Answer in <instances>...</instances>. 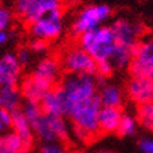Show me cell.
<instances>
[{
  "label": "cell",
  "mask_w": 153,
  "mask_h": 153,
  "mask_svg": "<svg viewBox=\"0 0 153 153\" xmlns=\"http://www.w3.org/2000/svg\"><path fill=\"white\" fill-rule=\"evenodd\" d=\"M3 129H4V125H3V122L0 121V131H3Z\"/></svg>",
  "instance_id": "cell-33"
},
{
  "label": "cell",
  "mask_w": 153,
  "mask_h": 153,
  "mask_svg": "<svg viewBox=\"0 0 153 153\" xmlns=\"http://www.w3.org/2000/svg\"><path fill=\"white\" fill-rule=\"evenodd\" d=\"M53 90L59 101L62 117L68 118L79 104L87 101L98 93L96 74L68 73Z\"/></svg>",
  "instance_id": "cell-1"
},
{
  "label": "cell",
  "mask_w": 153,
  "mask_h": 153,
  "mask_svg": "<svg viewBox=\"0 0 153 153\" xmlns=\"http://www.w3.org/2000/svg\"><path fill=\"white\" fill-rule=\"evenodd\" d=\"M39 153H69V150L62 140H55L42 145L39 148Z\"/></svg>",
  "instance_id": "cell-24"
},
{
  "label": "cell",
  "mask_w": 153,
  "mask_h": 153,
  "mask_svg": "<svg viewBox=\"0 0 153 153\" xmlns=\"http://www.w3.org/2000/svg\"><path fill=\"white\" fill-rule=\"evenodd\" d=\"M132 77H152L153 76V42L152 38L140 39L132 51L129 62Z\"/></svg>",
  "instance_id": "cell-6"
},
{
  "label": "cell",
  "mask_w": 153,
  "mask_h": 153,
  "mask_svg": "<svg viewBox=\"0 0 153 153\" xmlns=\"http://www.w3.org/2000/svg\"><path fill=\"white\" fill-rule=\"evenodd\" d=\"M63 0H14V11L25 23H33L44 14L62 9Z\"/></svg>",
  "instance_id": "cell-7"
},
{
  "label": "cell",
  "mask_w": 153,
  "mask_h": 153,
  "mask_svg": "<svg viewBox=\"0 0 153 153\" xmlns=\"http://www.w3.org/2000/svg\"><path fill=\"white\" fill-rule=\"evenodd\" d=\"M16 58H17L21 66H28L31 63V59H33V52L30 48H20L19 52L16 53Z\"/></svg>",
  "instance_id": "cell-26"
},
{
  "label": "cell",
  "mask_w": 153,
  "mask_h": 153,
  "mask_svg": "<svg viewBox=\"0 0 153 153\" xmlns=\"http://www.w3.org/2000/svg\"><path fill=\"white\" fill-rule=\"evenodd\" d=\"M9 39H10L9 30H1V31H0V47H3L4 44H7Z\"/></svg>",
  "instance_id": "cell-31"
},
{
  "label": "cell",
  "mask_w": 153,
  "mask_h": 153,
  "mask_svg": "<svg viewBox=\"0 0 153 153\" xmlns=\"http://www.w3.org/2000/svg\"><path fill=\"white\" fill-rule=\"evenodd\" d=\"M23 111L24 117L27 118V121L30 122V125L33 128V125L38 121V118L42 115V110L39 102L37 101H31V100H25L23 102V108H20Z\"/></svg>",
  "instance_id": "cell-21"
},
{
  "label": "cell",
  "mask_w": 153,
  "mask_h": 153,
  "mask_svg": "<svg viewBox=\"0 0 153 153\" xmlns=\"http://www.w3.org/2000/svg\"><path fill=\"white\" fill-rule=\"evenodd\" d=\"M20 150H27L19 135L10 134L6 136H0V153H17Z\"/></svg>",
  "instance_id": "cell-19"
},
{
  "label": "cell",
  "mask_w": 153,
  "mask_h": 153,
  "mask_svg": "<svg viewBox=\"0 0 153 153\" xmlns=\"http://www.w3.org/2000/svg\"><path fill=\"white\" fill-rule=\"evenodd\" d=\"M132 51H134V49H131V48H128V47L115 44L114 51H112L111 56H110V59H108L111 62L112 68H114V69H125L131 62Z\"/></svg>",
  "instance_id": "cell-18"
},
{
  "label": "cell",
  "mask_w": 153,
  "mask_h": 153,
  "mask_svg": "<svg viewBox=\"0 0 153 153\" xmlns=\"http://www.w3.org/2000/svg\"><path fill=\"white\" fill-rule=\"evenodd\" d=\"M0 1H1V0H0Z\"/></svg>",
  "instance_id": "cell-35"
},
{
  "label": "cell",
  "mask_w": 153,
  "mask_h": 153,
  "mask_svg": "<svg viewBox=\"0 0 153 153\" xmlns=\"http://www.w3.org/2000/svg\"><path fill=\"white\" fill-rule=\"evenodd\" d=\"M138 120L146 129H152L153 126V105L152 102L138 104Z\"/></svg>",
  "instance_id": "cell-22"
},
{
  "label": "cell",
  "mask_w": 153,
  "mask_h": 153,
  "mask_svg": "<svg viewBox=\"0 0 153 153\" xmlns=\"http://www.w3.org/2000/svg\"><path fill=\"white\" fill-rule=\"evenodd\" d=\"M114 33L117 44L128 47L134 49L136 44L140 41L142 34H143V27L138 21H132L128 19H118L110 25Z\"/></svg>",
  "instance_id": "cell-9"
},
{
  "label": "cell",
  "mask_w": 153,
  "mask_h": 153,
  "mask_svg": "<svg viewBox=\"0 0 153 153\" xmlns=\"http://www.w3.org/2000/svg\"><path fill=\"white\" fill-rule=\"evenodd\" d=\"M101 102L98 93L94 94L87 101L82 102L74 108L70 114V120L73 121L74 131L80 139L88 140L96 138L100 134L98 129V112L101 108Z\"/></svg>",
  "instance_id": "cell-2"
},
{
  "label": "cell",
  "mask_w": 153,
  "mask_h": 153,
  "mask_svg": "<svg viewBox=\"0 0 153 153\" xmlns=\"http://www.w3.org/2000/svg\"><path fill=\"white\" fill-rule=\"evenodd\" d=\"M115 37L110 25H100L79 35V47L96 62L108 60L115 47Z\"/></svg>",
  "instance_id": "cell-3"
},
{
  "label": "cell",
  "mask_w": 153,
  "mask_h": 153,
  "mask_svg": "<svg viewBox=\"0 0 153 153\" xmlns=\"http://www.w3.org/2000/svg\"><path fill=\"white\" fill-rule=\"evenodd\" d=\"M98 97L102 107H117L120 108L122 104V93L118 86L115 84H104L100 91H98Z\"/></svg>",
  "instance_id": "cell-17"
},
{
  "label": "cell",
  "mask_w": 153,
  "mask_h": 153,
  "mask_svg": "<svg viewBox=\"0 0 153 153\" xmlns=\"http://www.w3.org/2000/svg\"><path fill=\"white\" fill-rule=\"evenodd\" d=\"M62 66L68 73L74 74H96L97 62L84 51L83 48L72 47L62 56Z\"/></svg>",
  "instance_id": "cell-8"
},
{
  "label": "cell",
  "mask_w": 153,
  "mask_h": 153,
  "mask_svg": "<svg viewBox=\"0 0 153 153\" xmlns=\"http://www.w3.org/2000/svg\"><path fill=\"white\" fill-rule=\"evenodd\" d=\"M112 10L107 4H90L80 10L74 23L72 25V31L74 35H82L86 31H90L93 28L100 27L102 23L111 17Z\"/></svg>",
  "instance_id": "cell-5"
},
{
  "label": "cell",
  "mask_w": 153,
  "mask_h": 153,
  "mask_svg": "<svg viewBox=\"0 0 153 153\" xmlns=\"http://www.w3.org/2000/svg\"><path fill=\"white\" fill-rule=\"evenodd\" d=\"M0 121L4 126H11V112H9L4 108H0Z\"/></svg>",
  "instance_id": "cell-30"
},
{
  "label": "cell",
  "mask_w": 153,
  "mask_h": 153,
  "mask_svg": "<svg viewBox=\"0 0 153 153\" xmlns=\"http://www.w3.org/2000/svg\"><path fill=\"white\" fill-rule=\"evenodd\" d=\"M117 132L121 136L135 135V132H136V120L132 115H129V114H122Z\"/></svg>",
  "instance_id": "cell-23"
},
{
  "label": "cell",
  "mask_w": 153,
  "mask_h": 153,
  "mask_svg": "<svg viewBox=\"0 0 153 153\" xmlns=\"http://www.w3.org/2000/svg\"><path fill=\"white\" fill-rule=\"evenodd\" d=\"M13 23V14L9 9L0 6V31L1 30H9Z\"/></svg>",
  "instance_id": "cell-25"
},
{
  "label": "cell",
  "mask_w": 153,
  "mask_h": 153,
  "mask_svg": "<svg viewBox=\"0 0 153 153\" xmlns=\"http://www.w3.org/2000/svg\"><path fill=\"white\" fill-rule=\"evenodd\" d=\"M21 91L19 86H3L0 87V108L9 112L20 108L21 105Z\"/></svg>",
  "instance_id": "cell-16"
},
{
  "label": "cell",
  "mask_w": 153,
  "mask_h": 153,
  "mask_svg": "<svg viewBox=\"0 0 153 153\" xmlns=\"http://www.w3.org/2000/svg\"><path fill=\"white\" fill-rule=\"evenodd\" d=\"M128 94L136 104L152 102L153 82L152 77H132L128 83Z\"/></svg>",
  "instance_id": "cell-11"
},
{
  "label": "cell",
  "mask_w": 153,
  "mask_h": 153,
  "mask_svg": "<svg viewBox=\"0 0 153 153\" xmlns=\"http://www.w3.org/2000/svg\"><path fill=\"white\" fill-rule=\"evenodd\" d=\"M21 68L16 53L7 52L0 56V87L19 86L21 79Z\"/></svg>",
  "instance_id": "cell-10"
},
{
  "label": "cell",
  "mask_w": 153,
  "mask_h": 153,
  "mask_svg": "<svg viewBox=\"0 0 153 153\" xmlns=\"http://www.w3.org/2000/svg\"><path fill=\"white\" fill-rule=\"evenodd\" d=\"M139 149L143 153H153V140L150 138H142L139 140Z\"/></svg>",
  "instance_id": "cell-29"
},
{
  "label": "cell",
  "mask_w": 153,
  "mask_h": 153,
  "mask_svg": "<svg viewBox=\"0 0 153 153\" xmlns=\"http://www.w3.org/2000/svg\"><path fill=\"white\" fill-rule=\"evenodd\" d=\"M122 111L117 107H101L98 112V129L101 134H114L118 129Z\"/></svg>",
  "instance_id": "cell-14"
},
{
  "label": "cell",
  "mask_w": 153,
  "mask_h": 153,
  "mask_svg": "<svg viewBox=\"0 0 153 153\" xmlns=\"http://www.w3.org/2000/svg\"><path fill=\"white\" fill-rule=\"evenodd\" d=\"M63 27H65L63 11L62 9H58L44 14L42 17L30 23V33L34 38L49 42L60 37V34L63 33Z\"/></svg>",
  "instance_id": "cell-4"
},
{
  "label": "cell",
  "mask_w": 153,
  "mask_h": 153,
  "mask_svg": "<svg viewBox=\"0 0 153 153\" xmlns=\"http://www.w3.org/2000/svg\"><path fill=\"white\" fill-rule=\"evenodd\" d=\"M53 86L48 82H44V80H39L34 76H30L21 83V96H23L25 100H31V101H37L39 102V100L42 98V96L52 90Z\"/></svg>",
  "instance_id": "cell-13"
},
{
  "label": "cell",
  "mask_w": 153,
  "mask_h": 153,
  "mask_svg": "<svg viewBox=\"0 0 153 153\" xmlns=\"http://www.w3.org/2000/svg\"><path fill=\"white\" fill-rule=\"evenodd\" d=\"M31 52L34 53H42L48 49V42L44 41V39H38V38H34V41L31 42V47H30Z\"/></svg>",
  "instance_id": "cell-28"
},
{
  "label": "cell",
  "mask_w": 153,
  "mask_h": 153,
  "mask_svg": "<svg viewBox=\"0 0 153 153\" xmlns=\"http://www.w3.org/2000/svg\"><path fill=\"white\" fill-rule=\"evenodd\" d=\"M97 153H115V152H111V150H98Z\"/></svg>",
  "instance_id": "cell-32"
},
{
  "label": "cell",
  "mask_w": 153,
  "mask_h": 153,
  "mask_svg": "<svg viewBox=\"0 0 153 153\" xmlns=\"http://www.w3.org/2000/svg\"><path fill=\"white\" fill-rule=\"evenodd\" d=\"M31 76L55 86L59 82L60 77V62L53 56L44 58L37 65V68H35V70H34V73Z\"/></svg>",
  "instance_id": "cell-12"
},
{
  "label": "cell",
  "mask_w": 153,
  "mask_h": 153,
  "mask_svg": "<svg viewBox=\"0 0 153 153\" xmlns=\"http://www.w3.org/2000/svg\"><path fill=\"white\" fill-rule=\"evenodd\" d=\"M17 153H28V150H20V152H17Z\"/></svg>",
  "instance_id": "cell-34"
},
{
  "label": "cell",
  "mask_w": 153,
  "mask_h": 153,
  "mask_svg": "<svg viewBox=\"0 0 153 153\" xmlns=\"http://www.w3.org/2000/svg\"><path fill=\"white\" fill-rule=\"evenodd\" d=\"M11 126L14 128L16 134L21 138V140L24 142V146L28 150L33 145V128L20 108L11 111Z\"/></svg>",
  "instance_id": "cell-15"
},
{
  "label": "cell",
  "mask_w": 153,
  "mask_h": 153,
  "mask_svg": "<svg viewBox=\"0 0 153 153\" xmlns=\"http://www.w3.org/2000/svg\"><path fill=\"white\" fill-rule=\"evenodd\" d=\"M114 68H112L111 62L110 60H101V62H97V73L98 76H102V77H108L114 73Z\"/></svg>",
  "instance_id": "cell-27"
},
{
  "label": "cell",
  "mask_w": 153,
  "mask_h": 153,
  "mask_svg": "<svg viewBox=\"0 0 153 153\" xmlns=\"http://www.w3.org/2000/svg\"><path fill=\"white\" fill-rule=\"evenodd\" d=\"M39 105L44 114H49V115H62L60 112V105L58 101V97L55 94V90L52 88L49 91L42 96V98L39 100Z\"/></svg>",
  "instance_id": "cell-20"
}]
</instances>
